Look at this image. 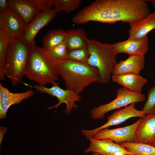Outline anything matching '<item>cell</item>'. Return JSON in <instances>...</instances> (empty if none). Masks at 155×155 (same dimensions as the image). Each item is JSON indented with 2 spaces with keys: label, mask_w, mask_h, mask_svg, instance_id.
<instances>
[{
  "label": "cell",
  "mask_w": 155,
  "mask_h": 155,
  "mask_svg": "<svg viewBox=\"0 0 155 155\" xmlns=\"http://www.w3.org/2000/svg\"><path fill=\"white\" fill-rule=\"evenodd\" d=\"M68 59L76 62L88 64L87 61L89 57L88 48L86 46L69 52Z\"/></svg>",
  "instance_id": "25"
},
{
  "label": "cell",
  "mask_w": 155,
  "mask_h": 155,
  "mask_svg": "<svg viewBox=\"0 0 155 155\" xmlns=\"http://www.w3.org/2000/svg\"><path fill=\"white\" fill-rule=\"evenodd\" d=\"M25 76L40 85L52 84L59 80V76L57 60L49 51L35 45L31 48Z\"/></svg>",
  "instance_id": "2"
},
{
  "label": "cell",
  "mask_w": 155,
  "mask_h": 155,
  "mask_svg": "<svg viewBox=\"0 0 155 155\" xmlns=\"http://www.w3.org/2000/svg\"><path fill=\"white\" fill-rule=\"evenodd\" d=\"M90 144L85 153L95 152L102 155H114L117 153L134 155L127 151L120 144L108 139L97 140L91 138Z\"/></svg>",
  "instance_id": "13"
},
{
  "label": "cell",
  "mask_w": 155,
  "mask_h": 155,
  "mask_svg": "<svg viewBox=\"0 0 155 155\" xmlns=\"http://www.w3.org/2000/svg\"><path fill=\"white\" fill-rule=\"evenodd\" d=\"M119 144L134 155H155V147L150 145L131 142H123Z\"/></svg>",
  "instance_id": "21"
},
{
  "label": "cell",
  "mask_w": 155,
  "mask_h": 155,
  "mask_svg": "<svg viewBox=\"0 0 155 155\" xmlns=\"http://www.w3.org/2000/svg\"><path fill=\"white\" fill-rule=\"evenodd\" d=\"M128 38L138 40L147 36V34L155 29V11L145 18L129 23Z\"/></svg>",
  "instance_id": "17"
},
{
  "label": "cell",
  "mask_w": 155,
  "mask_h": 155,
  "mask_svg": "<svg viewBox=\"0 0 155 155\" xmlns=\"http://www.w3.org/2000/svg\"><path fill=\"white\" fill-rule=\"evenodd\" d=\"M57 61L59 75L67 89L79 94L87 87L100 81V75L96 67L69 59Z\"/></svg>",
  "instance_id": "3"
},
{
  "label": "cell",
  "mask_w": 155,
  "mask_h": 155,
  "mask_svg": "<svg viewBox=\"0 0 155 155\" xmlns=\"http://www.w3.org/2000/svg\"><path fill=\"white\" fill-rule=\"evenodd\" d=\"M26 25L22 19L10 8L4 15L2 30L10 38H22Z\"/></svg>",
  "instance_id": "15"
},
{
  "label": "cell",
  "mask_w": 155,
  "mask_h": 155,
  "mask_svg": "<svg viewBox=\"0 0 155 155\" xmlns=\"http://www.w3.org/2000/svg\"><path fill=\"white\" fill-rule=\"evenodd\" d=\"M135 133L136 142L151 145L155 142V115H146Z\"/></svg>",
  "instance_id": "16"
},
{
  "label": "cell",
  "mask_w": 155,
  "mask_h": 155,
  "mask_svg": "<svg viewBox=\"0 0 155 155\" xmlns=\"http://www.w3.org/2000/svg\"><path fill=\"white\" fill-rule=\"evenodd\" d=\"M31 48L21 38L10 39L4 72L13 86L21 82L28 62Z\"/></svg>",
  "instance_id": "4"
},
{
  "label": "cell",
  "mask_w": 155,
  "mask_h": 155,
  "mask_svg": "<svg viewBox=\"0 0 155 155\" xmlns=\"http://www.w3.org/2000/svg\"><path fill=\"white\" fill-rule=\"evenodd\" d=\"M142 119L140 118L134 123L123 127L102 129L96 133L92 138L97 140L109 139L118 144L125 142H135V133Z\"/></svg>",
  "instance_id": "9"
},
{
  "label": "cell",
  "mask_w": 155,
  "mask_h": 155,
  "mask_svg": "<svg viewBox=\"0 0 155 155\" xmlns=\"http://www.w3.org/2000/svg\"><path fill=\"white\" fill-rule=\"evenodd\" d=\"M66 36V30L62 29L51 30L42 38L43 47L49 50L64 41Z\"/></svg>",
  "instance_id": "22"
},
{
  "label": "cell",
  "mask_w": 155,
  "mask_h": 155,
  "mask_svg": "<svg viewBox=\"0 0 155 155\" xmlns=\"http://www.w3.org/2000/svg\"><path fill=\"white\" fill-rule=\"evenodd\" d=\"M57 13L55 9H52L40 13L26 25L21 38L24 43L30 48L36 45L34 39L37 33L56 16Z\"/></svg>",
  "instance_id": "10"
},
{
  "label": "cell",
  "mask_w": 155,
  "mask_h": 155,
  "mask_svg": "<svg viewBox=\"0 0 155 155\" xmlns=\"http://www.w3.org/2000/svg\"><path fill=\"white\" fill-rule=\"evenodd\" d=\"M8 0H0V13L5 14L10 8Z\"/></svg>",
  "instance_id": "29"
},
{
  "label": "cell",
  "mask_w": 155,
  "mask_h": 155,
  "mask_svg": "<svg viewBox=\"0 0 155 155\" xmlns=\"http://www.w3.org/2000/svg\"><path fill=\"white\" fill-rule=\"evenodd\" d=\"M151 145L155 147V142Z\"/></svg>",
  "instance_id": "32"
},
{
  "label": "cell",
  "mask_w": 155,
  "mask_h": 155,
  "mask_svg": "<svg viewBox=\"0 0 155 155\" xmlns=\"http://www.w3.org/2000/svg\"><path fill=\"white\" fill-rule=\"evenodd\" d=\"M48 51L52 56L58 60L68 59L69 51L65 40Z\"/></svg>",
  "instance_id": "27"
},
{
  "label": "cell",
  "mask_w": 155,
  "mask_h": 155,
  "mask_svg": "<svg viewBox=\"0 0 155 155\" xmlns=\"http://www.w3.org/2000/svg\"><path fill=\"white\" fill-rule=\"evenodd\" d=\"M145 62V55H129L126 59L116 63L112 75L131 73L140 74L144 67Z\"/></svg>",
  "instance_id": "14"
},
{
  "label": "cell",
  "mask_w": 155,
  "mask_h": 155,
  "mask_svg": "<svg viewBox=\"0 0 155 155\" xmlns=\"http://www.w3.org/2000/svg\"><path fill=\"white\" fill-rule=\"evenodd\" d=\"M135 104H131L124 108L114 112L108 117L107 122L100 127L90 130L82 129V132L83 135L89 140L96 133L100 130L119 124L131 118H143L146 114L142 110L137 109L135 106Z\"/></svg>",
  "instance_id": "8"
},
{
  "label": "cell",
  "mask_w": 155,
  "mask_h": 155,
  "mask_svg": "<svg viewBox=\"0 0 155 155\" xmlns=\"http://www.w3.org/2000/svg\"><path fill=\"white\" fill-rule=\"evenodd\" d=\"M91 155H102L100 154L95 153V152H92V154Z\"/></svg>",
  "instance_id": "31"
},
{
  "label": "cell",
  "mask_w": 155,
  "mask_h": 155,
  "mask_svg": "<svg viewBox=\"0 0 155 155\" xmlns=\"http://www.w3.org/2000/svg\"><path fill=\"white\" fill-rule=\"evenodd\" d=\"M148 98L142 111L146 115H155V83L148 91Z\"/></svg>",
  "instance_id": "26"
},
{
  "label": "cell",
  "mask_w": 155,
  "mask_h": 155,
  "mask_svg": "<svg viewBox=\"0 0 155 155\" xmlns=\"http://www.w3.org/2000/svg\"><path fill=\"white\" fill-rule=\"evenodd\" d=\"M29 86L34 88L38 92L48 94L57 98L58 103L49 107L48 109L57 108L62 103L65 104V113L68 115L70 114L73 109L78 107L76 102L81 100V95L72 90L63 89L59 86L57 82L52 84V87L50 88L38 84Z\"/></svg>",
  "instance_id": "7"
},
{
  "label": "cell",
  "mask_w": 155,
  "mask_h": 155,
  "mask_svg": "<svg viewBox=\"0 0 155 155\" xmlns=\"http://www.w3.org/2000/svg\"><path fill=\"white\" fill-rule=\"evenodd\" d=\"M10 39L4 30L0 29V80H4L5 78L4 68Z\"/></svg>",
  "instance_id": "23"
},
{
  "label": "cell",
  "mask_w": 155,
  "mask_h": 155,
  "mask_svg": "<svg viewBox=\"0 0 155 155\" xmlns=\"http://www.w3.org/2000/svg\"><path fill=\"white\" fill-rule=\"evenodd\" d=\"M112 81L122 86L123 88L130 91L141 93L142 89L147 83V79L140 74L127 73L112 75Z\"/></svg>",
  "instance_id": "18"
},
{
  "label": "cell",
  "mask_w": 155,
  "mask_h": 155,
  "mask_svg": "<svg viewBox=\"0 0 155 155\" xmlns=\"http://www.w3.org/2000/svg\"><path fill=\"white\" fill-rule=\"evenodd\" d=\"M147 0H96L79 11L73 23L83 24L91 21L113 24L122 21L129 24L150 14Z\"/></svg>",
  "instance_id": "1"
},
{
  "label": "cell",
  "mask_w": 155,
  "mask_h": 155,
  "mask_svg": "<svg viewBox=\"0 0 155 155\" xmlns=\"http://www.w3.org/2000/svg\"><path fill=\"white\" fill-rule=\"evenodd\" d=\"M116 95V98L111 102L91 109L90 113L92 119H103L109 111L132 103L144 101L146 99L144 94L134 92L123 87L117 89Z\"/></svg>",
  "instance_id": "6"
},
{
  "label": "cell",
  "mask_w": 155,
  "mask_h": 155,
  "mask_svg": "<svg viewBox=\"0 0 155 155\" xmlns=\"http://www.w3.org/2000/svg\"><path fill=\"white\" fill-rule=\"evenodd\" d=\"M54 9L57 13L64 11L67 13L78 9L82 2L81 0H53Z\"/></svg>",
  "instance_id": "24"
},
{
  "label": "cell",
  "mask_w": 155,
  "mask_h": 155,
  "mask_svg": "<svg viewBox=\"0 0 155 155\" xmlns=\"http://www.w3.org/2000/svg\"><path fill=\"white\" fill-rule=\"evenodd\" d=\"M125 155H132L128 154H125Z\"/></svg>",
  "instance_id": "33"
},
{
  "label": "cell",
  "mask_w": 155,
  "mask_h": 155,
  "mask_svg": "<svg viewBox=\"0 0 155 155\" xmlns=\"http://www.w3.org/2000/svg\"><path fill=\"white\" fill-rule=\"evenodd\" d=\"M147 1L150 2L152 5L155 9V0H147Z\"/></svg>",
  "instance_id": "30"
},
{
  "label": "cell",
  "mask_w": 155,
  "mask_h": 155,
  "mask_svg": "<svg viewBox=\"0 0 155 155\" xmlns=\"http://www.w3.org/2000/svg\"><path fill=\"white\" fill-rule=\"evenodd\" d=\"M86 40L89 53L88 63L98 69L100 76L98 83L108 84L112 75L114 66L117 63V55L113 51L111 44L87 38Z\"/></svg>",
  "instance_id": "5"
},
{
  "label": "cell",
  "mask_w": 155,
  "mask_h": 155,
  "mask_svg": "<svg viewBox=\"0 0 155 155\" xmlns=\"http://www.w3.org/2000/svg\"><path fill=\"white\" fill-rule=\"evenodd\" d=\"M33 91L31 90L19 93H12L4 87L0 83V118H5L9 107L14 104L20 103L25 99L33 96Z\"/></svg>",
  "instance_id": "11"
},
{
  "label": "cell",
  "mask_w": 155,
  "mask_h": 155,
  "mask_svg": "<svg viewBox=\"0 0 155 155\" xmlns=\"http://www.w3.org/2000/svg\"><path fill=\"white\" fill-rule=\"evenodd\" d=\"M10 8L23 20L26 25L41 12L28 0H8Z\"/></svg>",
  "instance_id": "19"
},
{
  "label": "cell",
  "mask_w": 155,
  "mask_h": 155,
  "mask_svg": "<svg viewBox=\"0 0 155 155\" xmlns=\"http://www.w3.org/2000/svg\"><path fill=\"white\" fill-rule=\"evenodd\" d=\"M41 11L51 9L54 5L53 0H28Z\"/></svg>",
  "instance_id": "28"
},
{
  "label": "cell",
  "mask_w": 155,
  "mask_h": 155,
  "mask_svg": "<svg viewBox=\"0 0 155 155\" xmlns=\"http://www.w3.org/2000/svg\"><path fill=\"white\" fill-rule=\"evenodd\" d=\"M148 36L141 39L128 38L125 40L111 44L112 48L116 55L125 53L129 55H144L149 50Z\"/></svg>",
  "instance_id": "12"
},
{
  "label": "cell",
  "mask_w": 155,
  "mask_h": 155,
  "mask_svg": "<svg viewBox=\"0 0 155 155\" xmlns=\"http://www.w3.org/2000/svg\"><path fill=\"white\" fill-rule=\"evenodd\" d=\"M66 36L65 40L69 52L83 48L87 46V33L81 28L66 30Z\"/></svg>",
  "instance_id": "20"
}]
</instances>
